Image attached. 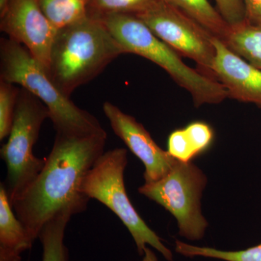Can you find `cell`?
Returning a JSON list of instances; mask_svg holds the SVG:
<instances>
[{
  "label": "cell",
  "mask_w": 261,
  "mask_h": 261,
  "mask_svg": "<svg viewBox=\"0 0 261 261\" xmlns=\"http://www.w3.org/2000/svg\"><path fill=\"white\" fill-rule=\"evenodd\" d=\"M135 15L180 56L195 61L201 73L216 80L213 70L216 37L208 31L164 0H156Z\"/></svg>",
  "instance_id": "cell-8"
},
{
  "label": "cell",
  "mask_w": 261,
  "mask_h": 261,
  "mask_svg": "<svg viewBox=\"0 0 261 261\" xmlns=\"http://www.w3.org/2000/svg\"><path fill=\"white\" fill-rule=\"evenodd\" d=\"M224 44L230 50L261 70V27L245 22L231 28Z\"/></svg>",
  "instance_id": "cell-14"
},
{
  "label": "cell",
  "mask_w": 261,
  "mask_h": 261,
  "mask_svg": "<svg viewBox=\"0 0 261 261\" xmlns=\"http://www.w3.org/2000/svg\"><path fill=\"white\" fill-rule=\"evenodd\" d=\"M28 231L15 215L4 184L0 186V261H21L32 247Z\"/></svg>",
  "instance_id": "cell-12"
},
{
  "label": "cell",
  "mask_w": 261,
  "mask_h": 261,
  "mask_svg": "<svg viewBox=\"0 0 261 261\" xmlns=\"http://www.w3.org/2000/svg\"><path fill=\"white\" fill-rule=\"evenodd\" d=\"M189 140L197 156L207 150L214 138V132L210 125L202 121H194L185 128Z\"/></svg>",
  "instance_id": "cell-20"
},
{
  "label": "cell",
  "mask_w": 261,
  "mask_h": 261,
  "mask_svg": "<svg viewBox=\"0 0 261 261\" xmlns=\"http://www.w3.org/2000/svg\"><path fill=\"white\" fill-rule=\"evenodd\" d=\"M0 80V140L9 136L20 88Z\"/></svg>",
  "instance_id": "cell-19"
},
{
  "label": "cell",
  "mask_w": 261,
  "mask_h": 261,
  "mask_svg": "<svg viewBox=\"0 0 261 261\" xmlns=\"http://www.w3.org/2000/svg\"><path fill=\"white\" fill-rule=\"evenodd\" d=\"M202 25L214 37L226 42L231 27L208 0H164Z\"/></svg>",
  "instance_id": "cell-13"
},
{
  "label": "cell",
  "mask_w": 261,
  "mask_h": 261,
  "mask_svg": "<svg viewBox=\"0 0 261 261\" xmlns=\"http://www.w3.org/2000/svg\"><path fill=\"white\" fill-rule=\"evenodd\" d=\"M156 0H89V16L99 18L108 14L137 15Z\"/></svg>",
  "instance_id": "cell-18"
},
{
  "label": "cell",
  "mask_w": 261,
  "mask_h": 261,
  "mask_svg": "<svg viewBox=\"0 0 261 261\" xmlns=\"http://www.w3.org/2000/svg\"><path fill=\"white\" fill-rule=\"evenodd\" d=\"M175 251L187 257H204L224 261H261V243L245 250L237 251L199 247L176 240Z\"/></svg>",
  "instance_id": "cell-17"
},
{
  "label": "cell",
  "mask_w": 261,
  "mask_h": 261,
  "mask_svg": "<svg viewBox=\"0 0 261 261\" xmlns=\"http://www.w3.org/2000/svg\"><path fill=\"white\" fill-rule=\"evenodd\" d=\"M126 53L146 58L167 72L176 84L191 94L196 107L216 105L228 98L219 81L213 80L185 64L179 55L156 37L142 20L132 14L99 17Z\"/></svg>",
  "instance_id": "cell-4"
},
{
  "label": "cell",
  "mask_w": 261,
  "mask_h": 261,
  "mask_svg": "<svg viewBox=\"0 0 261 261\" xmlns=\"http://www.w3.org/2000/svg\"><path fill=\"white\" fill-rule=\"evenodd\" d=\"M142 257H143L141 261H159L155 253L148 246L145 249Z\"/></svg>",
  "instance_id": "cell-24"
},
{
  "label": "cell",
  "mask_w": 261,
  "mask_h": 261,
  "mask_svg": "<svg viewBox=\"0 0 261 261\" xmlns=\"http://www.w3.org/2000/svg\"><path fill=\"white\" fill-rule=\"evenodd\" d=\"M102 109L114 133L143 163L145 183L158 181L171 171L177 160L157 145L142 123L113 103L105 102Z\"/></svg>",
  "instance_id": "cell-10"
},
{
  "label": "cell",
  "mask_w": 261,
  "mask_h": 261,
  "mask_svg": "<svg viewBox=\"0 0 261 261\" xmlns=\"http://www.w3.org/2000/svg\"><path fill=\"white\" fill-rule=\"evenodd\" d=\"M127 163L126 149L116 148L104 152L84 176L81 191L89 200L100 202L119 218L134 239L141 256L149 245L166 260L173 261V252L140 217L128 198L124 184Z\"/></svg>",
  "instance_id": "cell-5"
},
{
  "label": "cell",
  "mask_w": 261,
  "mask_h": 261,
  "mask_svg": "<svg viewBox=\"0 0 261 261\" xmlns=\"http://www.w3.org/2000/svg\"><path fill=\"white\" fill-rule=\"evenodd\" d=\"M9 0H0V13L4 10Z\"/></svg>",
  "instance_id": "cell-25"
},
{
  "label": "cell",
  "mask_w": 261,
  "mask_h": 261,
  "mask_svg": "<svg viewBox=\"0 0 261 261\" xmlns=\"http://www.w3.org/2000/svg\"><path fill=\"white\" fill-rule=\"evenodd\" d=\"M218 10L231 28L246 22L243 0H215Z\"/></svg>",
  "instance_id": "cell-22"
},
{
  "label": "cell",
  "mask_w": 261,
  "mask_h": 261,
  "mask_svg": "<svg viewBox=\"0 0 261 261\" xmlns=\"http://www.w3.org/2000/svg\"><path fill=\"white\" fill-rule=\"evenodd\" d=\"M214 42L213 70L216 80L227 91L228 98L261 108V70L230 50L218 38L214 37Z\"/></svg>",
  "instance_id": "cell-11"
},
{
  "label": "cell",
  "mask_w": 261,
  "mask_h": 261,
  "mask_svg": "<svg viewBox=\"0 0 261 261\" xmlns=\"http://www.w3.org/2000/svg\"><path fill=\"white\" fill-rule=\"evenodd\" d=\"M125 54L104 24L88 16L58 30L48 73L68 97L100 74L110 63Z\"/></svg>",
  "instance_id": "cell-2"
},
{
  "label": "cell",
  "mask_w": 261,
  "mask_h": 261,
  "mask_svg": "<svg viewBox=\"0 0 261 261\" xmlns=\"http://www.w3.org/2000/svg\"><path fill=\"white\" fill-rule=\"evenodd\" d=\"M246 21L261 27V0H243Z\"/></svg>",
  "instance_id": "cell-23"
},
{
  "label": "cell",
  "mask_w": 261,
  "mask_h": 261,
  "mask_svg": "<svg viewBox=\"0 0 261 261\" xmlns=\"http://www.w3.org/2000/svg\"><path fill=\"white\" fill-rule=\"evenodd\" d=\"M71 215L61 213L47 221L39 235L42 245V261H70L64 243L65 229Z\"/></svg>",
  "instance_id": "cell-15"
},
{
  "label": "cell",
  "mask_w": 261,
  "mask_h": 261,
  "mask_svg": "<svg viewBox=\"0 0 261 261\" xmlns=\"http://www.w3.org/2000/svg\"><path fill=\"white\" fill-rule=\"evenodd\" d=\"M207 182L205 173L195 164L177 161L166 176L145 183L138 191L176 218L180 236L198 241L203 238L208 226L200 202Z\"/></svg>",
  "instance_id": "cell-7"
},
{
  "label": "cell",
  "mask_w": 261,
  "mask_h": 261,
  "mask_svg": "<svg viewBox=\"0 0 261 261\" xmlns=\"http://www.w3.org/2000/svg\"><path fill=\"white\" fill-rule=\"evenodd\" d=\"M167 151L173 159L181 162H191L197 157L185 128L171 132L168 139Z\"/></svg>",
  "instance_id": "cell-21"
},
{
  "label": "cell",
  "mask_w": 261,
  "mask_h": 261,
  "mask_svg": "<svg viewBox=\"0 0 261 261\" xmlns=\"http://www.w3.org/2000/svg\"><path fill=\"white\" fill-rule=\"evenodd\" d=\"M0 16L2 32L23 45L48 70L58 30L43 13L38 0H9Z\"/></svg>",
  "instance_id": "cell-9"
},
{
  "label": "cell",
  "mask_w": 261,
  "mask_h": 261,
  "mask_svg": "<svg viewBox=\"0 0 261 261\" xmlns=\"http://www.w3.org/2000/svg\"><path fill=\"white\" fill-rule=\"evenodd\" d=\"M106 132L74 137L57 134L50 153L37 178L12 201L33 243L57 215L86 211L89 199L81 191L85 175L104 153Z\"/></svg>",
  "instance_id": "cell-1"
},
{
  "label": "cell",
  "mask_w": 261,
  "mask_h": 261,
  "mask_svg": "<svg viewBox=\"0 0 261 261\" xmlns=\"http://www.w3.org/2000/svg\"><path fill=\"white\" fill-rule=\"evenodd\" d=\"M43 13L58 30L88 16L89 0H38Z\"/></svg>",
  "instance_id": "cell-16"
},
{
  "label": "cell",
  "mask_w": 261,
  "mask_h": 261,
  "mask_svg": "<svg viewBox=\"0 0 261 261\" xmlns=\"http://www.w3.org/2000/svg\"><path fill=\"white\" fill-rule=\"evenodd\" d=\"M47 108L34 94L20 88L8 142L0 150L7 166L4 184L10 203L37 178L46 162L34 154L43 123L49 118Z\"/></svg>",
  "instance_id": "cell-6"
},
{
  "label": "cell",
  "mask_w": 261,
  "mask_h": 261,
  "mask_svg": "<svg viewBox=\"0 0 261 261\" xmlns=\"http://www.w3.org/2000/svg\"><path fill=\"white\" fill-rule=\"evenodd\" d=\"M0 80L20 86L42 101L57 134L86 137L106 132L93 115L62 92L47 70L23 45L9 38L0 40Z\"/></svg>",
  "instance_id": "cell-3"
}]
</instances>
